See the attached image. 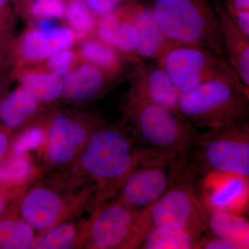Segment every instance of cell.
<instances>
[{"label": "cell", "mask_w": 249, "mask_h": 249, "mask_svg": "<svg viewBox=\"0 0 249 249\" xmlns=\"http://www.w3.org/2000/svg\"><path fill=\"white\" fill-rule=\"evenodd\" d=\"M14 79L13 71H8L0 73V104L6 93L10 91L11 83Z\"/></svg>", "instance_id": "obj_35"}, {"label": "cell", "mask_w": 249, "mask_h": 249, "mask_svg": "<svg viewBox=\"0 0 249 249\" xmlns=\"http://www.w3.org/2000/svg\"><path fill=\"white\" fill-rule=\"evenodd\" d=\"M117 79L96 67L80 61L64 78L61 101L72 106L89 104L104 97L112 89Z\"/></svg>", "instance_id": "obj_14"}, {"label": "cell", "mask_w": 249, "mask_h": 249, "mask_svg": "<svg viewBox=\"0 0 249 249\" xmlns=\"http://www.w3.org/2000/svg\"><path fill=\"white\" fill-rule=\"evenodd\" d=\"M78 43L77 52L82 61L116 78H121L128 64L134 65L142 60V58L121 53L94 36L87 37Z\"/></svg>", "instance_id": "obj_18"}, {"label": "cell", "mask_w": 249, "mask_h": 249, "mask_svg": "<svg viewBox=\"0 0 249 249\" xmlns=\"http://www.w3.org/2000/svg\"><path fill=\"white\" fill-rule=\"evenodd\" d=\"M177 113L199 130L230 127L249 120V88L231 80H211L181 93Z\"/></svg>", "instance_id": "obj_3"}, {"label": "cell", "mask_w": 249, "mask_h": 249, "mask_svg": "<svg viewBox=\"0 0 249 249\" xmlns=\"http://www.w3.org/2000/svg\"><path fill=\"white\" fill-rule=\"evenodd\" d=\"M13 26L0 18V53L11 58V48L14 43Z\"/></svg>", "instance_id": "obj_29"}, {"label": "cell", "mask_w": 249, "mask_h": 249, "mask_svg": "<svg viewBox=\"0 0 249 249\" xmlns=\"http://www.w3.org/2000/svg\"><path fill=\"white\" fill-rule=\"evenodd\" d=\"M201 237L193 232L175 228H155L145 234L140 249H199Z\"/></svg>", "instance_id": "obj_23"}, {"label": "cell", "mask_w": 249, "mask_h": 249, "mask_svg": "<svg viewBox=\"0 0 249 249\" xmlns=\"http://www.w3.org/2000/svg\"><path fill=\"white\" fill-rule=\"evenodd\" d=\"M14 14L11 0H0V18L14 25Z\"/></svg>", "instance_id": "obj_34"}, {"label": "cell", "mask_w": 249, "mask_h": 249, "mask_svg": "<svg viewBox=\"0 0 249 249\" xmlns=\"http://www.w3.org/2000/svg\"><path fill=\"white\" fill-rule=\"evenodd\" d=\"M155 62L181 93L216 79L242 83L229 62L207 47L175 46Z\"/></svg>", "instance_id": "obj_10"}, {"label": "cell", "mask_w": 249, "mask_h": 249, "mask_svg": "<svg viewBox=\"0 0 249 249\" xmlns=\"http://www.w3.org/2000/svg\"><path fill=\"white\" fill-rule=\"evenodd\" d=\"M212 173L249 178V120L225 128L201 131L196 146L186 156L181 175L196 178Z\"/></svg>", "instance_id": "obj_5"}, {"label": "cell", "mask_w": 249, "mask_h": 249, "mask_svg": "<svg viewBox=\"0 0 249 249\" xmlns=\"http://www.w3.org/2000/svg\"><path fill=\"white\" fill-rule=\"evenodd\" d=\"M106 122L96 111L59 109L51 112L36 146L44 168L57 172L73 164L95 130Z\"/></svg>", "instance_id": "obj_6"}, {"label": "cell", "mask_w": 249, "mask_h": 249, "mask_svg": "<svg viewBox=\"0 0 249 249\" xmlns=\"http://www.w3.org/2000/svg\"><path fill=\"white\" fill-rule=\"evenodd\" d=\"M236 249L227 241L214 236H202L199 240V249Z\"/></svg>", "instance_id": "obj_31"}, {"label": "cell", "mask_w": 249, "mask_h": 249, "mask_svg": "<svg viewBox=\"0 0 249 249\" xmlns=\"http://www.w3.org/2000/svg\"><path fill=\"white\" fill-rule=\"evenodd\" d=\"M65 9V0H34L28 10L27 18L64 19Z\"/></svg>", "instance_id": "obj_27"}, {"label": "cell", "mask_w": 249, "mask_h": 249, "mask_svg": "<svg viewBox=\"0 0 249 249\" xmlns=\"http://www.w3.org/2000/svg\"><path fill=\"white\" fill-rule=\"evenodd\" d=\"M122 120L141 148L175 160H186L201 130L178 113L125 95L120 106Z\"/></svg>", "instance_id": "obj_2"}, {"label": "cell", "mask_w": 249, "mask_h": 249, "mask_svg": "<svg viewBox=\"0 0 249 249\" xmlns=\"http://www.w3.org/2000/svg\"><path fill=\"white\" fill-rule=\"evenodd\" d=\"M206 206V232L230 242L236 249H249L248 219L231 211Z\"/></svg>", "instance_id": "obj_20"}, {"label": "cell", "mask_w": 249, "mask_h": 249, "mask_svg": "<svg viewBox=\"0 0 249 249\" xmlns=\"http://www.w3.org/2000/svg\"><path fill=\"white\" fill-rule=\"evenodd\" d=\"M129 88L125 95L177 112L181 93L164 69L157 62L134 64L129 75Z\"/></svg>", "instance_id": "obj_13"}, {"label": "cell", "mask_w": 249, "mask_h": 249, "mask_svg": "<svg viewBox=\"0 0 249 249\" xmlns=\"http://www.w3.org/2000/svg\"><path fill=\"white\" fill-rule=\"evenodd\" d=\"M227 60L240 80L249 88V37L232 22L219 0H214Z\"/></svg>", "instance_id": "obj_17"}, {"label": "cell", "mask_w": 249, "mask_h": 249, "mask_svg": "<svg viewBox=\"0 0 249 249\" xmlns=\"http://www.w3.org/2000/svg\"><path fill=\"white\" fill-rule=\"evenodd\" d=\"M224 7L232 22L245 36L249 37V11L237 9L231 6Z\"/></svg>", "instance_id": "obj_30"}, {"label": "cell", "mask_w": 249, "mask_h": 249, "mask_svg": "<svg viewBox=\"0 0 249 249\" xmlns=\"http://www.w3.org/2000/svg\"><path fill=\"white\" fill-rule=\"evenodd\" d=\"M146 233L139 211L111 200L85 219L83 249H138Z\"/></svg>", "instance_id": "obj_9"}, {"label": "cell", "mask_w": 249, "mask_h": 249, "mask_svg": "<svg viewBox=\"0 0 249 249\" xmlns=\"http://www.w3.org/2000/svg\"><path fill=\"white\" fill-rule=\"evenodd\" d=\"M76 43V35L68 27L60 26L47 31L30 28L13 43V70L37 66L54 53L73 48Z\"/></svg>", "instance_id": "obj_12"}, {"label": "cell", "mask_w": 249, "mask_h": 249, "mask_svg": "<svg viewBox=\"0 0 249 249\" xmlns=\"http://www.w3.org/2000/svg\"><path fill=\"white\" fill-rule=\"evenodd\" d=\"M96 17L114 14L134 0H80Z\"/></svg>", "instance_id": "obj_28"}, {"label": "cell", "mask_w": 249, "mask_h": 249, "mask_svg": "<svg viewBox=\"0 0 249 249\" xmlns=\"http://www.w3.org/2000/svg\"><path fill=\"white\" fill-rule=\"evenodd\" d=\"M65 3L64 19L74 32L77 42L94 35L98 17L80 0H65Z\"/></svg>", "instance_id": "obj_25"}, {"label": "cell", "mask_w": 249, "mask_h": 249, "mask_svg": "<svg viewBox=\"0 0 249 249\" xmlns=\"http://www.w3.org/2000/svg\"><path fill=\"white\" fill-rule=\"evenodd\" d=\"M13 134L0 127V166L12 151L15 139Z\"/></svg>", "instance_id": "obj_32"}, {"label": "cell", "mask_w": 249, "mask_h": 249, "mask_svg": "<svg viewBox=\"0 0 249 249\" xmlns=\"http://www.w3.org/2000/svg\"><path fill=\"white\" fill-rule=\"evenodd\" d=\"M152 10L170 40L180 45L207 47L228 62L212 0H155Z\"/></svg>", "instance_id": "obj_4"}, {"label": "cell", "mask_w": 249, "mask_h": 249, "mask_svg": "<svg viewBox=\"0 0 249 249\" xmlns=\"http://www.w3.org/2000/svg\"><path fill=\"white\" fill-rule=\"evenodd\" d=\"M60 19L54 18H31V28L36 30L47 31L60 27Z\"/></svg>", "instance_id": "obj_33"}, {"label": "cell", "mask_w": 249, "mask_h": 249, "mask_svg": "<svg viewBox=\"0 0 249 249\" xmlns=\"http://www.w3.org/2000/svg\"><path fill=\"white\" fill-rule=\"evenodd\" d=\"M11 65V58L4 54L0 53V73L8 71Z\"/></svg>", "instance_id": "obj_37"}, {"label": "cell", "mask_w": 249, "mask_h": 249, "mask_svg": "<svg viewBox=\"0 0 249 249\" xmlns=\"http://www.w3.org/2000/svg\"><path fill=\"white\" fill-rule=\"evenodd\" d=\"M146 231L159 227L181 229L202 237L206 232V206L181 173L160 199L139 211Z\"/></svg>", "instance_id": "obj_8"}, {"label": "cell", "mask_w": 249, "mask_h": 249, "mask_svg": "<svg viewBox=\"0 0 249 249\" xmlns=\"http://www.w3.org/2000/svg\"><path fill=\"white\" fill-rule=\"evenodd\" d=\"M14 13L19 17L27 18L28 10L34 0H11Z\"/></svg>", "instance_id": "obj_36"}, {"label": "cell", "mask_w": 249, "mask_h": 249, "mask_svg": "<svg viewBox=\"0 0 249 249\" xmlns=\"http://www.w3.org/2000/svg\"><path fill=\"white\" fill-rule=\"evenodd\" d=\"M12 71L14 79L18 80L19 86L45 106H52L61 101L64 78L60 75L40 65L12 70Z\"/></svg>", "instance_id": "obj_19"}, {"label": "cell", "mask_w": 249, "mask_h": 249, "mask_svg": "<svg viewBox=\"0 0 249 249\" xmlns=\"http://www.w3.org/2000/svg\"><path fill=\"white\" fill-rule=\"evenodd\" d=\"M124 7L121 9L123 19L119 25L110 30L96 29L93 36L108 45L112 46L121 53L141 58L137 53L138 45L137 29L133 23L126 16Z\"/></svg>", "instance_id": "obj_24"}, {"label": "cell", "mask_w": 249, "mask_h": 249, "mask_svg": "<svg viewBox=\"0 0 249 249\" xmlns=\"http://www.w3.org/2000/svg\"><path fill=\"white\" fill-rule=\"evenodd\" d=\"M43 174V173H42ZM92 195L87 188H73L51 175L35 180L23 193L18 212L37 233L91 210Z\"/></svg>", "instance_id": "obj_7"}, {"label": "cell", "mask_w": 249, "mask_h": 249, "mask_svg": "<svg viewBox=\"0 0 249 249\" xmlns=\"http://www.w3.org/2000/svg\"><path fill=\"white\" fill-rule=\"evenodd\" d=\"M47 107L18 85L6 93L0 104V127L18 136L43 121Z\"/></svg>", "instance_id": "obj_15"}, {"label": "cell", "mask_w": 249, "mask_h": 249, "mask_svg": "<svg viewBox=\"0 0 249 249\" xmlns=\"http://www.w3.org/2000/svg\"><path fill=\"white\" fill-rule=\"evenodd\" d=\"M126 16L138 35L137 53L141 58L158 60L169 49L180 44L168 38L156 21L151 7L134 0L124 7Z\"/></svg>", "instance_id": "obj_16"}, {"label": "cell", "mask_w": 249, "mask_h": 249, "mask_svg": "<svg viewBox=\"0 0 249 249\" xmlns=\"http://www.w3.org/2000/svg\"><path fill=\"white\" fill-rule=\"evenodd\" d=\"M184 161L148 152L125 180L112 200L136 211L155 202L181 173Z\"/></svg>", "instance_id": "obj_11"}, {"label": "cell", "mask_w": 249, "mask_h": 249, "mask_svg": "<svg viewBox=\"0 0 249 249\" xmlns=\"http://www.w3.org/2000/svg\"><path fill=\"white\" fill-rule=\"evenodd\" d=\"M85 219L63 221L36 236L33 249H83Z\"/></svg>", "instance_id": "obj_21"}, {"label": "cell", "mask_w": 249, "mask_h": 249, "mask_svg": "<svg viewBox=\"0 0 249 249\" xmlns=\"http://www.w3.org/2000/svg\"><path fill=\"white\" fill-rule=\"evenodd\" d=\"M148 152L137 145L130 132L121 123L106 122L95 130L73 164L52 174L71 188L89 190L92 195L91 213L115 197Z\"/></svg>", "instance_id": "obj_1"}, {"label": "cell", "mask_w": 249, "mask_h": 249, "mask_svg": "<svg viewBox=\"0 0 249 249\" xmlns=\"http://www.w3.org/2000/svg\"><path fill=\"white\" fill-rule=\"evenodd\" d=\"M80 61L81 60L78 52L68 49L54 53L39 65L65 78L73 71Z\"/></svg>", "instance_id": "obj_26"}, {"label": "cell", "mask_w": 249, "mask_h": 249, "mask_svg": "<svg viewBox=\"0 0 249 249\" xmlns=\"http://www.w3.org/2000/svg\"><path fill=\"white\" fill-rule=\"evenodd\" d=\"M18 205L0 219V249H31L34 247L37 235L19 215Z\"/></svg>", "instance_id": "obj_22"}]
</instances>
